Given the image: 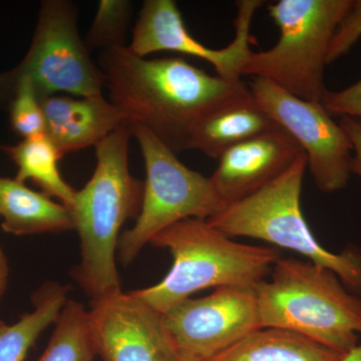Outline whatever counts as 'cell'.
I'll use <instances>...</instances> for the list:
<instances>
[{
	"mask_svg": "<svg viewBox=\"0 0 361 361\" xmlns=\"http://www.w3.org/2000/svg\"><path fill=\"white\" fill-rule=\"evenodd\" d=\"M254 287H219L171 308L163 314V326L173 351L206 361L262 329Z\"/></svg>",
	"mask_w": 361,
	"mask_h": 361,
	"instance_id": "cell-10",
	"label": "cell"
},
{
	"mask_svg": "<svg viewBox=\"0 0 361 361\" xmlns=\"http://www.w3.org/2000/svg\"><path fill=\"white\" fill-rule=\"evenodd\" d=\"M97 357L87 310L84 304L68 299L37 361H96Z\"/></svg>",
	"mask_w": 361,
	"mask_h": 361,
	"instance_id": "cell-20",
	"label": "cell"
},
{
	"mask_svg": "<svg viewBox=\"0 0 361 361\" xmlns=\"http://www.w3.org/2000/svg\"><path fill=\"white\" fill-rule=\"evenodd\" d=\"M170 361H196L193 360H190V358L184 357V356H180L177 355V353H173L172 357H171Z\"/></svg>",
	"mask_w": 361,
	"mask_h": 361,
	"instance_id": "cell-29",
	"label": "cell"
},
{
	"mask_svg": "<svg viewBox=\"0 0 361 361\" xmlns=\"http://www.w3.org/2000/svg\"><path fill=\"white\" fill-rule=\"evenodd\" d=\"M276 126L245 87L202 118L192 133L189 149L219 159L228 149Z\"/></svg>",
	"mask_w": 361,
	"mask_h": 361,
	"instance_id": "cell-15",
	"label": "cell"
},
{
	"mask_svg": "<svg viewBox=\"0 0 361 361\" xmlns=\"http://www.w3.org/2000/svg\"><path fill=\"white\" fill-rule=\"evenodd\" d=\"M14 73V71H13ZM16 75V73H14ZM16 90L8 104L9 122L23 140L45 135V120L39 97L30 78L16 75Z\"/></svg>",
	"mask_w": 361,
	"mask_h": 361,
	"instance_id": "cell-22",
	"label": "cell"
},
{
	"mask_svg": "<svg viewBox=\"0 0 361 361\" xmlns=\"http://www.w3.org/2000/svg\"><path fill=\"white\" fill-rule=\"evenodd\" d=\"M0 216L4 231L16 236L75 230L68 207L11 178L0 177Z\"/></svg>",
	"mask_w": 361,
	"mask_h": 361,
	"instance_id": "cell-16",
	"label": "cell"
},
{
	"mask_svg": "<svg viewBox=\"0 0 361 361\" xmlns=\"http://www.w3.org/2000/svg\"><path fill=\"white\" fill-rule=\"evenodd\" d=\"M2 151L18 166L14 179L23 184L32 180L42 193L59 199L70 208L77 191L61 177L59 161L63 156L47 135L23 140L14 146L4 147Z\"/></svg>",
	"mask_w": 361,
	"mask_h": 361,
	"instance_id": "cell-19",
	"label": "cell"
},
{
	"mask_svg": "<svg viewBox=\"0 0 361 361\" xmlns=\"http://www.w3.org/2000/svg\"><path fill=\"white\" fill-rule=\"evenodd\" d=\"M306 169L307 157L303 153L283 174L207 221L230 238L250 237L301 254L336 273L349 291L360 296L361 247L330 252L304 219L300 200Z\"/></svg>",
	"mask_w": 361,
	"mask_h": 361,
	"instance_id": "cell-5",
	"label": "cell"
},
{
	"mask_svg": "<svg viewBox=\"0 0 361 361\" xmlns=\"http://www.w3.org/2000/svg\"><path fill=\"white\" fill-rule=\"evenodd\" d=\"M338 361H361V342L346 353Z\"/></svg>",
	"mask_w": 361,
	"mask_h": 361,
	"instance_id": "cell-28",
	"label": "cell"
},
{
	"mask_svg": "<svg viewBox=\"0 0 361 361\" xmlns=\"http://www.w3.org/2000/svg\"><path fill=\"white\" fill-rule=\"evenodd\" d=\"M270 280L255 285L262 329L295 332L346 353L361 334V298L336 273L310 261L279 258Z\"/></svg>",
	"mask_w": 361,
	"mask_h": 361,
	"instance_id": "cell-4",
	"label": "cell"
},
{
	"mask_svg": "<svg viewBox=\"0 0 361 361\" xmlns=\"http://www.w3.org/2000/svg\"><path fill=\"white\" fill-rule=\"evenodd\" d=\"M149 245L168 249L172 267L158 284L133 293L161 315L198 291L254 287L267 277L280 258L276 247L240 243L208 221L195 218L163 230Z\"/></svg>",
	"mask_w": 361,
	"mask_h": 361,
	"instance_id": "cell-3",
	"label": "cell"
},
{
	"mask_svg": "<svg viewBox=\"0 0 361 361\" xmlns=\"http://www.w3.org/2000/svg\"><path fill=\"white\" fill-rule=\"evenodd\" d=\"M339 125L345 130L353 144L351 172L361 178V118L341 116Z\"/></svg>",
	"mask_w": 361,
	"mask_h": 361,
	"instance_id": "cell-25",
	"label": "cell"
},
{
	"mask_svg": "<svg viewBox=\"0 0 361 361\" xmlns=\"http://www.w3.org/2000/svg\"><path fill=\"white\" fill-rule=\"evenodd\" d=\"M361 39V0H353V6L348 16L337 28L330 44L326 63H334L346 56Z\"/></svg>",
	"mask_w": 361,
	"mask_h": 361,
	"instance_id": "cell-23",
	"label": "cell"
},
{
	"mask_svg": "<svg viewBox=\"0 0 361 361\" xmlns=\"http://www.w3.org/2000/svg\"><path fill=\"white\" fill-rule=\"evenodd\" d=\"M249 90L259 106L300 145L320 191L332 193L348 186L353 144L322 103L304 101L263 78H253Z\"/></svg>",
	"mask_w": 361,
	"mask_h": 361,
	"instance_id": "cell-9",
	"label": "cell"
},
{
	"mask_svg": "<svg viewBox=\"0 0 361 361\" xmlns=\"http://www.w3.org/2000/svg\"><path fill=\"white\" fill-rule=\"evenodd\" d=\"M70 287L47 281L32 294L33 310L8 324L0 320V361H25L28 351L47 327L58 320L68 302Z\"/></svg>",
	"mask_w": 361,
	"mask_h": 361,
	"instance_id": "cell-18",
	"label": "cell"
},
{
	"mask_svg": "<svg viewBox=\"0 0 361 361\" xmlns=\"http://www.w3.org/2000/svg\"><path fill=\"white\" fill-rule=\"evenodd\" d=\"M345 353L280 329H260L206 361H338Z\"/></svg>",
	"mask_w": 361,
	"mask_h": 361,
	"instance_id": "cell-17",
	"label": "cell"
},
{
	"mask_svg": "<svg viewBox=\"0 0 361 361\" xmlns=\"http://www.w3.org/2000/svg\"><path fill=\"white\" fill-rule=\"evenodd\" d=\"M99 66L126 123L151 130L176 155L189 149L202 118L246 87L180 58H141L128 45L104 49Z\"/></svg>",
	"mask_w": 361,
	"mask_h": 361,
	"instance_id": "cell-1",
	"label": "cell"
},
{
	"mask_svg": "<svg viewBox=\"0 0 361 361\" xmlns=\"http://www.w3.org/2000/svg\"><path fill=\"white\" fill-rule=\"evenodd\" d=\"M130 137L123 123L97 145L94 174L68 208L80 242V260L71 275L90 301L122 291L116 263L121 229L137 219L144 197V182L130 172Z\"/></svg>",
	"mask_w": 361,
	"mask_h": 361,
	"instance_id": "cell-2",
	"label": "cell"
},
{
	"mask_svg": "<svg viewBox=\"0 0 361 361\" xmlns=\"http://www.w3.org/2000/svg\"><path fill=\"white\" fill-rule=\"evenodd\" d=\"M16 80L13 71L0 73V106L8 104L13 99L14 90H16Z\"/></svg>",
	"mask_w": 361,
	"mask_h": 361,
	"instance_id": "cell-26",
	"label": "cell"
},
{
	"mask_svg": "<svg viewBox=\"0 0 361 361\" xmlns=\"http://www.w3.org/2000/svg\"><path fill=\"white\" fill-rule=\"evenodd\" d=\"M78 11L70 0H44L32 44L13 68L32 80L39 99L66 92L75 97L103 94L104 78L90 58L78 30Z\"/></svg>",
	"mask_w": 361,
	"mask_h": 361,
	"instance_id": "cell-8",
	"label": "cell"
},
{
	"mask_svg": "<svg viewBox=\"0 0 361 361\" xmlns=\"http://www.w3.org/2000/svg\"><path fill=\"white\" fill-rule=\"evenodd\" d=\"M130 129L141 148L147 178L139 216L118 240L116 256L123 266L170 226L190 218L211 219L226 207L210 178L186 167L151 130Z\"/></svg>",
	"mask_w": 361,
	"mask_h": 361,
	"instance_id": "cell-7",
	"label": "cell"
},
{
	"mask_svg": "<svg viewBox=\"0 0 361 361\" xmlns=\"http://www.w3.org/2000/svg\"><path fill=\"white\" fill-rule=\"evenodd\" d=\"M322 104L329 115L361 118V80L338 92L327 90Z\"/></svg>",
	"mask_w": 361,
	"mask_h": 361,
	"instance_id": "cell-24",
	"label": "cell"
},
{
	"mask_svg": "<svg viewBox=\"0 0 361 361\" xmlns=\"http://www.w3.org/2000/svg\"><path fill=\"white\" fill-rule=\"evenodd\" d=\"M132 16L133 4L129 0H101L85 39L90 52L127 47L126 37Z\"/></svg>",
	"mask_w": 361,
	"mask_h": 361,
	"instance_id": "cell-21",
	"label": "cell"
},
{
	"mask_svg": "<svg viewBox=\"0 0 361 361\" xmlns=\"http://www.w3.org/2000/svg\"><path fill=\"white\" fill-rule=\"evenodd\" d=\"M353 6V0H279L270 4L279 39L268 51H252L241 77L266 78L299 99L322 103L330 44Z\"/></svg>",
	"mask_w": 361,
	"mask_h": 361,
	"instance_id": "cell-6",
	"label": "cell"
},
{
	"mask_svg": "<svg viewBox=\"0 0 361 361\" xmlns=\"http://www.w3.org/2000/svg\"><path fill=\"white\" fill-rule=\"evenodd\" d=\"M303 153L295 139L278 125L228 149L210 179L227 206L269 184Z\"/></svg>",
	"mask_w": 361,
	"mask_h": 361,
	"instance_id": "cell-13",
	"label": "cell"
},
{
	"mask_svg": "<svg viewBox=\"0 0 361 361\" xmlns=\"http://www.w3.org/2000/svg\"><path fill=\"white\" fill-rule=\"evenodd\" d=\"M45 135L61 156L97 147L126 123L122 114L103 94L94 97L51 96L40 99Z\"/></svg>",
	"mask_w": 361,
	"mask_h": 361,
	"instance_id": "cell-14",
	"label": "cell"
},
{
	"mask_svg": "<svg viewBox=\"0 0 361 361\" xmlns=\"http://www.w3.org/2000/svg\"><path fill=\"white\" fill-rule=\"evenodd\" d=\"M87 319L97 356L103 361H170L174 353L163 315L133 291L90 301Z\"/></svg>",
	"mask_w": 361,
	"mask_h": 361,
	"instance_id": "cell-12",
	"label": "cell"
},
{
	"mask_svg": "<svg viewBox=\"0 0 361 361\" xmlns=\"http://www.w3.org/2000/svg\"><path fill=\"white\" fill-rule=\"evenodd\" d=\"M9 280V264L6 254L0 246V300L6 293Z\"/></svg>",
	"mask_w": 361,
	"mask_h": 361,
	"instance_id": "cell-27",
	"label": "cell"
},
{
	"mask_svg": "<svg viewBox=\"0 0 361 361\" xmlns=\"http://www.w3.org/2000/svg\"><path fill=\"white\" fill-rule=\"evenodd\" d=\"M236 4V35L225 49H210L192 37L174 0H146L133 28L132 42L128 47L141 58L158 51H174L195 56L211 63L218 77L230 82L241 80L242 68L252 52V20L264 2L241 0Z\"/></svg>",
	"mask_w": 361,
	"mask_h": 361,
	"instance_id": "cell-11",
	"label": "cell"
}]
</instances>
